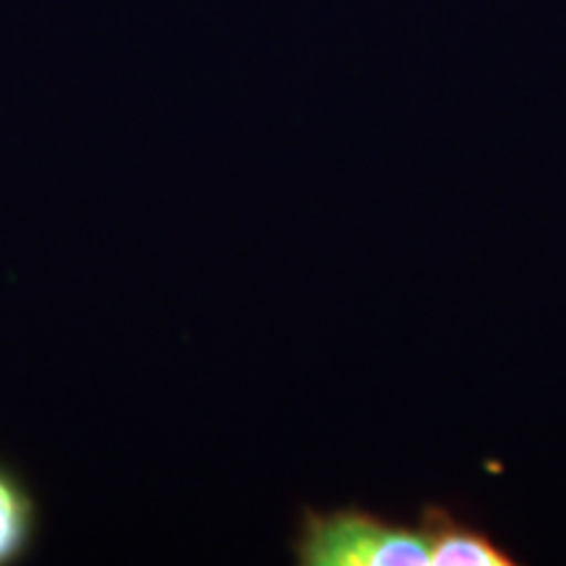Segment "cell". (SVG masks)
Masks as SVG:
<instances>
[{"label":"cell","mask_w":566,"mask_h":566,"mask_svg":"<svg viewBox=\"0 0 566 566\" xmlns=\"http://www.w3.org/2000/svg\"><path fill=\"white\" fill-rule=\"evenodd\" d=\"M42 530L40 501L17 467L0 459V566H19L34 554Z\"/></svg>","instance_id":"cell-3"},{"label":"cell","mask_w":566,"mask_h":566,"mask_svg":"<svg viewBox=\"0 0 566 566\" xmlns=\"http://www.w3.org/2000/svg\"><path fill=\"white\" fill-rule=\"evenodd\" d=\"M300 566H428V543L420 527L388 522L357 506L302 509L292 541Z\"/></svg>","instance_id":"cell-1"},{"label":"cell","mask_w":566,"mask_h":566,"mask_svg":"<svg viewBox=\"0 0 566 566\" xmlns=\"http://www.w3.org/2000/svg\"><path fill=\"white\" fill-rule=\"evenodd\" d=\"M422 535L433 566H512L514 558L483 530L467 525L443 506L422 512Z\"/></svg>","instance_id":"cell-2"}]
</instances>
